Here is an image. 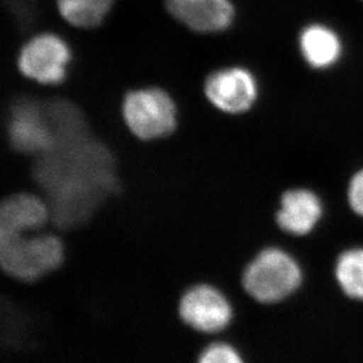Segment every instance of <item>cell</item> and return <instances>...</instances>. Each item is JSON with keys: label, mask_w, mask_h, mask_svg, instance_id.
<instances>
[{"label": "cell", "mask_w": 363, "mask_h": 363, "mask_svg": "<svg viewBox=\"0 0 363 363\" xmlns=\"http://www.w3.org/2000/svg\"><path fill=\"white\" fill-rule=\"evenodd\" d=\"M196 363H246L237 347L226 340L212 339L198 352Z\"/></svg>", "instance_id": "cell-15"}, {"label": "cell", "mask_w": 363, "mask_h": 363, "mask_svg": "<svg viewBox=\"0 0 363 363\" xmlns=\"http://www.w3.org/2000/svg\"><path fill=\"white\" fill-rule=\"evenodd\" d=\"M113 0H58L60 13L77 28H96L106 17Z\"/></svg>", "instance_id": "cell-13"}, {"label": "cell", "mask_w": 363, "mask_h": 363, "mask_svg": "<svg viewBox=\"0 0 363 363\" xmlns=\"http://www.w3.org/2000/svg\"><path fill=\"white\" fill-rule=\"evenodd\" d=\"M323 216V203L308 189H291L284 193L277 223L286 233L306 235L311 233Z\"/></svg>", "instance_id": "cell-11"}, {"label": "cell", "mask_w": 363, "mask_h": 363, "mask_svg": "<svg viewBox=\"0 0 363 363\" xmlns=\"http://www.w3.org/2000/svg\"><path fill=\"white\" fill-rule=\"evenodd\" d=\"M348 200L354 212L363 216V168L354 175L348 187Z\"/></svg>", "instance_id": "cell-17"}, {"label": "cell", "mask_w": 363, "mask_h": 363, "mask_svg": "<svg viewBox=\"0 0 363 363\" xmlns=\"http://www.w3.org/2000/svg\"><path fill=\"white\" fill-rule=\"evenodd\" d=\"M72 53L59 35L44 33L32 38L21 48L18 66L28 79L57 85L64 82Z\"/></svg>", "instance_id": "cell-7"}, {"label": "cell", "mask_w": 363, "mask_h": 363, "mask_svg": "<svg viewBox=\"0 0 363 363\" xmlns=\"http://www.w3.org/2000/svg\"><path fill=\"white\" fill-rule=\"evenodd\" d=\"M12 13L17 17L21 26H28L35 19V0H6Z\"/></svg>", "instance_id": "cell-16"}, {"label": "cell", "mask_w": 363, "mask_h": 363, "mask_svg": "<svg viewBox=\"0 0 363 363\" xmlns=\"http://www.w3.org/2000/svg\"><path fill=\"white\" fill-rule=\"evenodd\" d=\"M66 260V243L57 230H37L0 238V266L6 278L35 284L58 272Z\"/></svg>", "instance_id": "cell-2"}, {"label": "cell", "mask_w": 363, "mask_h": 363, "mask_svg": "<svg viewBox=\"0 0 363 363\" xmlns=\"http://www.w3.org/2000/svg\"><path fill=\"white\" fill-rule=\"evenodd\" d=\"M302 272L291 255L275 247L260 250L243 268L241 284L248 296L272 305L294 293L301 284Z\"/></svg>", "instance_id": "cell-3"}, {"label": "cell", "mask_w": 363, "mask_h": 363, "mask_svg": "<svg viewBox=\"0 0 363 363\" xmlns=\"http://www.w3.org/2000/svg\"><path fill=\"white\" fill-rule=\"evenodd\" d=\"M205 93L220 111L241 114L254 106L259 96V85L253 73L234 66L213 72L206 80Z\"/></svg>", "instance_id": "cell-8"}, {"label": "cell", "mask_w": 363, "mask_h": 363, "mask_svg": "<svg viewBox=\"0 0 363 363\" xmlns=\"http://www.w3.org/2000/svg\"><path fill=\"white\" fill-rule=\"evenodd\" d=\"M182 325L205 339H216L234 320L233 303L223 288L212 282H196L182 291L177 303Z\"/></svg>", "instance_id": "cell-4"}, {"label": "cell", "mask_w": 363, "mask_h": 363, "mask_svg": "<svg viewBox=\"0 0 363 363\" xmlns=\"http://www.w3.org/2000/svg\"><path fill=\"white\" fill-rule=\"evenodd\" d=\"M48 225H51L50 206L38 192L17 191L1 200L0 238L46 230Z\"/></svg>", "instance_id": "cell-9"}, {"label": "cell", "mask_w": 363, "mask_h": 363, "mask_svg": "<svg viewBox=\"0 0 363 363\" xmlns=\"http://www.w3.org/2000/svg\"><path fill=\"white\" fill-rule=\"evenodd\" d=\"M123 116L130 132L140 140L153 141L171 135L177 128V106L162 89H135L123 98Z\"/></svg>", "instance_id": "cell-5"}, {"label": "cell", "mask_w": 363, "mask_h": 363, "mask_svg": "<svg viewBox=\"0 0 363 363\" xmlns=\"http://www.w3.org/2000/svg\"><path fill=\"white\" fill-rule=\"evenodd\" d=\"M32 178L60 233L79 228L121 189L112 152L89 133L55 143L37 157Z\"/></svg>", "instance_id": "cell-1"}, {"label": "cell", "mask_w": 363, "mask_h": 363, "mask_svg": "<svg viewBox=\"0 0 363 363\" xmlns=\"http://www.w3.org/2000/svg\"><path fill=\"white\" fill-rule=\"evenodd\" d=\"M335 275L346 295L363 300V248L343 252L336 262Z\"/></svg>", "instance_id": "cell-14"}, {"label": "cell", "mask_w": 363, "mask_h": 363, "mask_svg": "<svg viewBox=\"0 0 363 363\" xmlns=\"http://www.w3.org/2000/svg\"><path fill=\"white\" fill-rule=\"evenodd\" d=\"M11 147L21 155H43L55 146V133L46 104L19 99L11 107L9 119Z\"/></svg>", "instance_id": "cell-6"}, {"label": "cell", "mask_w": 363, "mask_h": 363, "mask_svg": "<svg viewBox=\"0 0 363 363\" xmlns=\"http://www.w3.org/2000/svg\"><path fill=\"white\" fill-rule=\"evenodd\" d=\"M166 4L173 17L199 33L226 31L235 16L230 0H166Z\"/></svg>", "instance_id": "cell-10"}, {"label": "cell", "mask_w": 363, "mask_h": 363, "mask_svg": "<svg viewBox=\"0 0 363 363\" xmlns=\"http://www.w3.org/2000/svg\"><path fill=\"white\" fill-rule=\"evenodd\" d=\"M302 58L315 69H330L342 57L343 44L339 33L327 25L311 24L298 35Z\"/></svg>", "instance_id": "cell-12"}]
</instances>
